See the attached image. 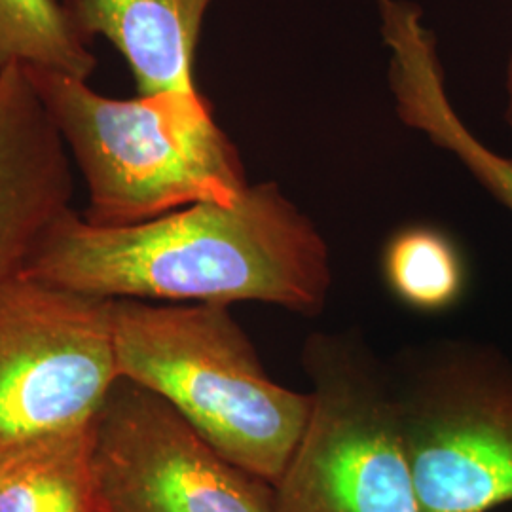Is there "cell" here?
Returning <instances> with one entry per match:
<instances>
[{
  "instance_id": "6da1fadb",
  "label": "cell",
  "mask_w": 512,
  "mask_h": 512,
  "mask_svg": "<svg viewBox=\"0 0 512 512\" xmlns=\"http://www.w3.org/2000/svg\"><path fill=\"white\" fill-rule=\"evenodd\" d=\"M23 275L103 300L262 302L304 317L323 311L332 285L327 241L277 183L122 228L71 209Z\"/></svg>"
},
{
  "instance_id": "7a4b0ae2",
  "label": "cell",
  "mask_w": 512,
  "mask_h": 512,
  "mask_svg": "<svg viewBox=\"0 0 512 512\" xmlns=\"http://www.w3.org/2000/svg\"><path fill=\"white\" fill-rule=\"evenodd\" d=\"M25 71L84 179L88 224L122 228L234 202L249 186L238 147L198 90L114 99L69 74Z\"/></svg>"
},
{
  "instance_id": "3957f363",
  "label": "cell",
  "mask_w": 512,
  "mask_h": 512,
  "mask_svg": "<svg viewBox=\"0 0 512 512\" xmlns=\"http://www.w3.org/2000/svg\"><path fill=\"white\" fill-rule=\"evenodd\" d=\"M118 376L160 395L219 454L274 484L311 393L277 384L226 304L110 300Z\"/></svg>"
},
{
  "instance_id": "277c9868",
  "label": "cell",
  "mask_w": 512,
  "mask_h": 512,
  "mask_svg": "<svg viewBox=\"0 0 512 512\" xmlns=\"http://www.w3.org/2000/svg\"><path fill=\"white\" fill-rule=\"evenodd\" d=\"M423 512L512 503V361L492 344L437 340L387 365Z\"/></svg>"
},
{
  "instance_id": "5b68a950",
  "label": "cell",
  "mask_w": 512,
  "mask_h": 512,
  "mask_svg": "<svg viewBox=\"0 0 512 512\" xmlns=\"http://www.w3.org/2000/svg\"><path fill=\"white\" fill-rule=\"evenodd\" d=\"M302 366L310 416L272 484L274 512H423L387 365L363 336L315 332Z\"/></svg>"
},
{
  "instance_id": "8992f818",
  "label": "cell",
  "mask_w": 512,
  "mask_h": 512,
  "mask_svg": "<svg viewBox=\"0 0 512 512\" xmlns=\"http://www.w3.org/2000/svg\"><path fill=\"white\" fill-rule=\"evenodd\" d=\"M118 378L110 300L23 274L0 283V459L93 425Z\"/></svg>"
},
{
  "instance_id": "52a82bcc",
  "label": "cell",
  "mask_w": 512,
  "mask_h": 512,
  "mask_svg": "<svg viewBox=\"0 0 512 512\" xmlns=\"http://www.w3.org/2000/svg\"><path fill=\"white\" fill-rule=\"evenodd\" d=\"M110 512H274L272 484L219 454L160 395L118 378L93 421Z\"/></svg>"
},
{
  "instance_id": "ba28073f",
  "label": "cell",
  "mask_w": 512,
  "mask_h": 512,
  "mask_svg": "<svg viewBox=\"0 0 512 512\" xmlns=\"http://www.w3.org/2000/svg\"><path fill=\"white\" fill-rule=\"evenodd\" d=\"M73 160L21 65L0 69V283L73 209Z\"/></svg>"
},
{
  "instance_id": "9c48e42d",
  "label": "cell",
  "mask_w": 512,
  "mask_h": 512,
  "mask_svg": "<svg viewBox=\"0 0 512 512\" xmlns=\"http://www.w3.org/2000/svg\"><path fill=\"white\" fill-rule=\"evenodd\" d=\"M389 52L387 86L397 118L450 152L497 202L512 213V158L486 147L454 109L435 33L410 0H374Z\"/></svg>"
},
{
  "instance_id": "30bf717a",
  "label": "cell",
  "mask_w": 512,
  "mask_h": 512,
  "mask_svg": "<svg viewBox=\"0 0 512 512\" xmlns=\"http://www.w3.org/2000/svg\"><path fill=\"white\" fill-rule=\"evenodd\" d=\"M211 2L63 0L82 37H105L124 55L139 95L198 90L194 59Z\"/></svg>"
},
{
  "instance_id": "8fae6325",
  "label": "cell",
  "mask_w": 512,
  "mask_h": 512,
  "mask_svg": "<svg viewBox=\"0 0 512 512\" xmlns=\"http://www.w3.org/2000/svg\"><path fill=\"white\" fill-rule=\"evenodd\" d=\"M0 512H110L93 461V425L0 459Z\"/></svg>"
},
{
  "instance_id": "7c38bea8",
  "label": "cell",
  "mask_w": 512,
  "mask_h": 512,
  "mask_svg": "<svg viewBox=\"0 0 512 512\" xmlns=\"http://www.w3.org/2000/svg\"><path fill=\"white\" fill-rule=\"evenodd\" d=\"M382 274L399 302L423 313L450 310L467 285V268L456 241L427 224L406 226L387 239Z\"/></svg>"
},
{
  "instance_id": "4fadbf2b",
  "label": "cell",
  "mask_w": 512,
  "mask_h": 512,
  "mask_svg": "<svg viewBox=\"0 0 512 512\" xmlns=\"http://www.w3.org/2000/svg\"><path fill=\"white\" fill-rule=\"evenodd\" d=\"M59 0H0V69L21 65L90 80L97 59Z\"/></svg>"
},
{
  "instance_id": "5bb4252c",
  "label": "cell",
  "mask_w": 512,
  "mask_h": 512,
  "mask_svg": "<svg viewBox=\"0 0 512 512\" xmlns=\"http://www.w3.org/2000/svg\"><path fill=\"white\" fill-rule=\"evenodd\" d=\"M505 95H507V105H505V122L511 129L512 133V57L507 65V73H505Z\"/></svg>"
}]
</instances>
